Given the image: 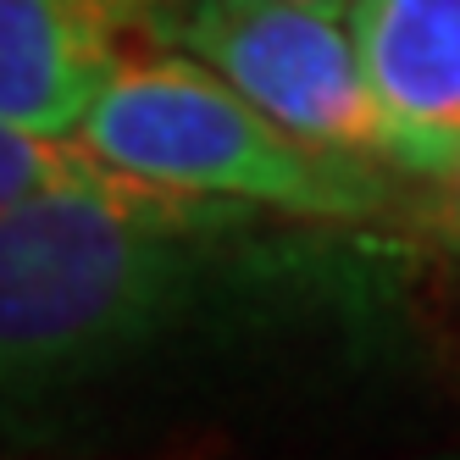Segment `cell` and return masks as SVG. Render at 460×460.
Returning a JSON list of instances; mask_svg holds the SVG:
<instances>
[{
    "mask_svg": "<svg viewBox=\"0 0 460 460\" xmlns=\"http://www.w3.org/2000/svg\"><path fill=\"white\" fill-rule=\"evenodd\" d=\"M139 40L183 50L300 139L400 167V134L360 67L349 12L311 0H145Z\"/></svg>",
    "mask_w": 460,
    "mask_h": 460,
    "instance_id": "obj_3",
    "label": "cell"
},
{
    "mask_svg": "<svg viewBox=\"0 0 460 460\" xmlns=\"http://www.w3.org/2000/svg\"><path fill=\"white\" fill-rule=\"evenodd\" d=\"M56 189L106 194V200H128V206L183 194V189L145 183L134 172H117L84 139H50V134H28V128L0 122V211L34 200V194H56Z\"/></svg>",
    "mask_w": 460,
    "mask_h": 460,
    "instance_id": "obj_6",
    "label": "cell"
},
{
    "mask_svg": "<svg viewBox=\"0 0 460 460\" xmlns=\"http://www.w3.org/2000/svg\"><path fill=\"white\" fill-rule=\"evenodd\" d=\"M78 139L145 183L267 206L283 217L377 222L394 206L383 161L300 139L183 50L128 56L94 94Z\"/></svg>",
    "mask_w": 460,
    "mask_h": 460,
    "instance_id": "obj_2",
    "label": "cell"
},
{
    "mask_svg": "<svg viewBox=\"0 0 460 460\" xmlns=\"http://www.w3.org/2000/svg\"><path fill=\"white\" fill-rule=\"evenodd\" d=\"M416 255L367 222L56 189L0 211V460H189L400 367Z\"/></svg>",
    "mask_w": 460,
    "mask_h": 460,
    "instance_id": "obj_1",
    "label": "cell"
},
{
    "mask_svg": "<svg viewBox=\"0 0 460 460\" xmlns=\"http://www.w3.org/2000/svg\"><path fill=\"white\" fill-rule=\"evenodd\" d=\"M139 6H145V0H139ZM311 6H327V12H349L355 0H311Z\"/></svg>",
    "mask_w": 460,
    "mask_h": 460,
    "instance_id": "obj_7",
    "label": "cell"
},
{
    "mask_svg": "<svg viewBox=\"0 0 460 460\" xmlns=\"http://www.w3.org/2000/svg\"><path fill=\"white\" fill-rule=\"evenodd\" d=\"M349 28L405 172L460 167V0H355Z\"/></svg>",
    "mask_w": 460,
    "mask_h": 460,
    "instance_id": "obj_5",
    "label": "cell"
},
{
    "mask_svg": "<svg viewBox=\"0 0 460 460\" xmlns=\"http://www.w3.org/2000/svg\"><path fill=\"white\" fill-rule=\"evenodd\" d=\"M128 40L122 0H0V122L78 139Z\"/></svg>",
    "mask_w": 460,
    "mask_h": 460,
    "instance_id": "obj_4",
    "label": "cell"
},
{
    "mask_svg": "<svg viewBox=\"0 0 460 460\" xmlns=\"http://www.w3.org/2000/svg\"><path fill=\"white\" fill-rule=\"evenodd\" d=\"M421 460H460V455H421Z\"/></svg>",
    "mask_w": 460,
    "mask_h": 460,
    "instance_id": "obj_8",
    "label": "cell"
}]
</instances>
